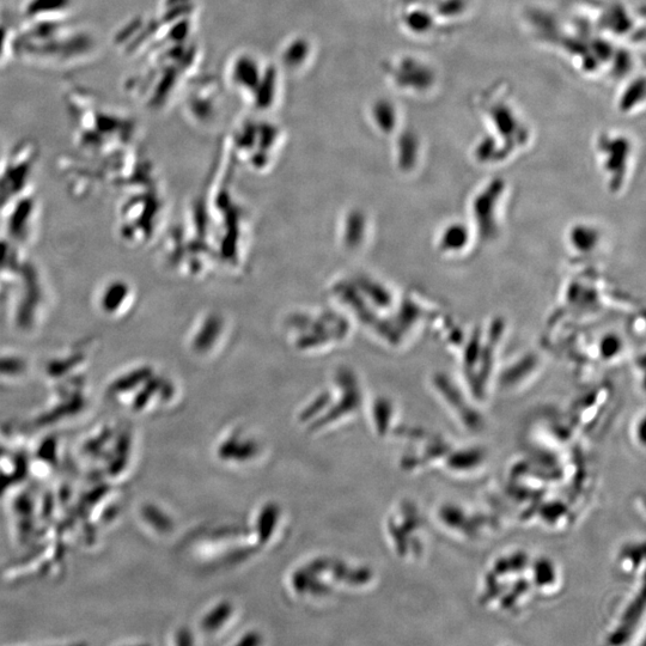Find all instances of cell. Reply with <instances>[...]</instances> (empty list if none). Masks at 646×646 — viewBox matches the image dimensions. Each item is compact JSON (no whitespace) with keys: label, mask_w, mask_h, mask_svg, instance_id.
I'll use <instances>...</instances> for the list:
<instances>
[{"label":"cell","mask_w":646,"mask_h":646,"mask_svg":"<svg viewBox=\"0 0 646 646\" xmlns=\"http://www.w3.org/2000/svg\"><path fill=\"white\" fill-rule=\"evenodd\" d=\"M602 240L600 229L594 224L578 223L569 231L568 243L578 255L593 254Z\"/></svg>","instance_id":"cell-7"},{"label":"cell","mask_w":646,"mask_h":646,"mask_svg":"<svg viewBox=\"0 0 646 646\" xmlns=\"http://www.w3.org/2000/svg\"><path fill=\"white\" fill-rule=\"evenodd\" d=\"M632 437L635 438V443L638 447H641L644 450V414L641 417L637 418L636 423L633 424L631 430Z\"/></svg>","instance_id":"cell-10"},{"label":"cell","mask_w":646,"mask_h":646,"mask_svg":"<svg viewBox=\"0 0 646 646\" xmlns=\"http://www.w3.org/2000/svg\"><path fill=\"white\" fill-rule=\"evenodd\" d=\"M444 460L446 465L443 466L449 474L466 478L483 471L487 455L484 449L478 447L452 448Z\"/></svg>","instance_id":"cell-5"},{"label":"cell","mask_w":646,"mask_h":646,"mask_svg":"<svg viewBox=\"0 0 646 646\" xmlns=\"http://www.w3.org/2000/svg\"><path fill=\"white\" fill-rule=\"evenodd\" d=\"M477 239L472 225L460 221L450 222L444 225L437 235L436 246L438 252L447 257H456L466 253Z\"/></svg>","instance_id":"cell-3"},{"label":"cell","mask_w":646,"mask_h":646,"mask_svg":"<svg viewBox=\"0 0 646 646\" xmlns=\"http://www.w3.org/2000/svg\"><path fill=\"white\" fill-rule=\"evenodd\" d=\"M618 566L627 575H636L639 566L644 568V544H626L618 556Z\"/></svg>","instance_id":"cell-8"},{"label":"cell","mask_w":646,"mask_h":646,"mask_svg":"<svg viewBox=\"0 0 646 646\" xmlns=\"http://www.w3.org/2000/svg\"><path fill=\"white\" fill-rule=\"evenodd\" d=\"M629 144L626 145L625 142L618 140L612 144L608 143L603 149V170H605L607 176V185L611 188L612 192H619L625 184V179L627 176V169H629V160L630 151Z\"/></svg>","instance_id":"cell-4"},{"label":"cell","mask_w":646,"mask_h":646,"mask_svg":"<svg viewBox=\"0 0 646 646\" xmlns=\"http://www.w3.org/2000/svg\"><path fill=\"white\" fill-rule=\"evenodd\" d=\"M530 584L542 595L552 596L562 588V572L552 559L539 558L529 565Z\"/></svg>","instance_id":"cell-6"},{"label":"cell","mask_w":646,"mask_h":646,"mask_svg":"<svg viewBox=\"0 0 646 646\" xmlns=\"http://www.w3.org/2000/svg\"><path fill=\"white\" fill-rule=\"evenodd\" d=\"M432 389L446 406L457 424L468 432H479L485 428V419L474 404V396L462 388L447 374L437 373L431 379Z\"/></svg>","instance_id":"cell-1"},{"label":"cell","mask_w":646,"mask_h":646,"mask_svg":"<svg viewBox=\"0 0 646 646\" xmlns=\"http://www.w3.org/2000/svg\"><path fill=\"white\" fill-rule=\"evenodd\" d=\"M505 193L504 182L495 180L481 188L471 200L472 228L481 241H495L501 234V212Z\"/></svg>","instance_id":"cell-2"},{"label":"cell","mask_w":646,"mask_h":646,"mask_svg":"<svg viewBox=\"0 0 646 646\" xmlns=\"http://www.w3.org/2000/svg\"><path fill=\"white\" fill-rule=\"evenodd\" d=\"M599 349L603 361H613L624 350L623 339L619 335L606 334L600 341Z\"/></svg>","instance_id":"cell-9"}]
</instances>
